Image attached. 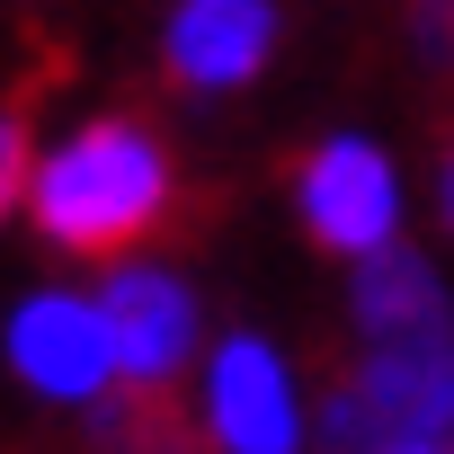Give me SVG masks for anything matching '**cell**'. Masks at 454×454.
I'll return each mask as SVG.
<instances>
[{"instance_id":"6da1fadb","label":"cell","mask_w":454,"mask_h":454,"mask_svg":"<svg viewBox=\"0 0 454 454\" xmlns=\"http://www.w3.org/2000/svg\"><path fill=\"white\" fill-rule=\"evenodd\" d=\"M169 187L178 178H169L160 134L143 116H98L36 169V232L63 259H125L134 241L160 232Z\"/></svg>"},{"instance_id":"7a4b0ae2","label":"cell","mask_w":454,"mask_h":454,"mask_svg":"<svg viewBox=\"0 0 454 454\" xmlns=\"http://www.w3.org/2000/svg\"><path fill=\"white\" fill-rule=\"evenodd\" d=\"M436 445L454 436V330L419 339H365L321 383V445L330 454H383V445Z\"/></svg>"},{"instance_id":"3957f363","label":"cell","mask_w":454,"mask_h":454,"mask_svg":"<svg viewBox=\"0 0 454 454\" xmlns=\"http://www.w3.org/2000/svg\"><path fill=\"white\" fill-rule=\"evenodd\" d=\"M303 419L286 392V365L268 339H223L214 356V392H205V445L223 454H294Z\"/></svg>"},{"instance_id":"277c9868","label":"cell","mask_w":454,"mask_h":454,"mask_svg":"<svg viewBox=\"0 0 454 454\" xmlns=\"http://www.w3.org/2000/svg\"><path fill=\"white\" fill-rule=\"evenodd\" d=\"M303 223L321 250H348V259H374L392 250V169L374 143H321L312 169H303Z\"/></svg>"},{"instance_id":"5b68a950","label":"cell","mask_w":454,"mask_h":454,"mask_svg":"<svg viewBox=\"0 0 454 454\" xmlns=\"http://www.w3.org/2000/svg\"><path fill=\"white\" fill-rule=\"evenodd\" d=\"M10 356L36 392L54 401H98L107 392V365H116V339H107V312H90L81 294H36L19 321H10Z\"/></svg>"},{"instance_id":"8992f818","label":"cell","mask_w":454,"mask_h":454,"mask_svg":"<svg viewBox=\"0 0 454 454\" xmlns=\"http://www.w3.org/2000/svg\"><path fill=\"white\" fill-rule=\"evenodd\" d=\"M277 45V10L268 0H178L169 10V81L178 90H241Z\"/></svg>"},{"instance_id":"52a82bcc","label":"cell","mask_w":454,"mask_h":454,"mask_svg":"<svg viewBox=\"0 0 454 454\" xmlns=\"http://www.w3.org/2000/svg\"><path fill=\"white\" fill-rule=\"evenodd\" d=\"M98 312H107L125 383H178V365L196 356V294L178 277H116Z\"/></svg>"},{"instance_id":"ba28073f","label":"cell","mask_w":454,"mask_h":454,"mask_svg":"<svg viewBox=\"0 0 454 454\" xmlns=\"http://www.w3.org/2000/svg\"><path fill=\"white\" fill-rule=\"evenodd\" d=\"M90 454H205L178 383H116L90 401Z\"/></svg>"},{"instance_id":"9c48e42d","label":"cell","mask_w":454,"mask_h":454,"mask_svg":"<svg viewBox=\"0 0 454 454\" xmlns=\"http://www.w3.org/2000/svg\"><path fill=\"white\" fill-rule=\"evenodd\" d=\"M356 330L365 339H419V330H445V294L427 277L419 250H374L365 277H356Z\"/></svg>"},{"instance_id":"30bf717a","label":"cell","mask_w":454,"mask_h":454,"mask_svg":"<svg viewBox=\"0 0 454 454\" xmlns=\"http://www.w3.org/2000/svg\"><path fill=\"white\" fill-rule=\"evenodd\" d=\"M27 107H36V90H10V98H0V214H10L19 187H27Z\"/></svg>"},{"instance_id":"8fae6325","label":"cell","mask_w":454,"mask_h":454,"mask_svg":"<svg viewBox=\"0 0 454 454\" xmlns=\"http://www.w3.org/2000/svg\"><path fill=\"white\" fill-rule=\"evenodd\" d=\"M410 45L427 72H454V0H410Z\"/></svg>"},{"instance_id":"7c38bea8","label":"cell","mask_w":454,"mask_h":454,"mask_svg":"<svg viewBox=\"0 0 454 454\" xmlns=\"http://www.w3.org/2000/svg\"><path fill=\"white\" fill-rule=\"evenodd\" d=\"M436 205H445V223H454V116L436 125Z\"/></svg>"},{"instance_id":"4fadbf2b","label":"cell","mask_w":454,"mask_h":454,"mask_svg":"<svg viewBox=\"0 0 454 454\" xmlns=\"http://www.w3.org/2000/svg\"><path fill=\"white\" fill-rule=\"evenodd\" d=\"M383 454H445V445H383Z\"/></svg>"}]
</instances>
